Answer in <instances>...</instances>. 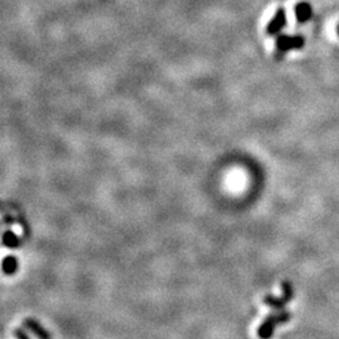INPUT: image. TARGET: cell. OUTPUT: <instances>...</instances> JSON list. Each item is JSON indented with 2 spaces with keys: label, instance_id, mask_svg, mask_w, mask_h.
<instances>
[{
  "label": "cell",
  "instance_id": "52a82bcc",
  "mask_svg": "<svg viewBox=\"0 0 339 339\" xmlns=\"http://www.w3.org/2000/svg\"><path fill=\"white\" fill-rule=\"evenodd\" d=\"M18 259L14 255H8L7 258H4V260H3V271H4V274H7V275L15 274L16 270H18Z\"/></svg>",
  "mask_w": 339,
  "mask_h": 339
},
{
  "label": "cell",
  "instance_id": "3957f363",
  "mask_svg": "<svg viewBox=\"0 0 339 339\" xmlns=\"http://www.w3.org/2000/svg\"><path fill=\"white\" fill-rule=\"evenodd\" d=\"M281 288H282L281 296L267 295L262 302H264L269 308H273V309L276 310H281L282 308H284L285 305L293 299V288L292 285H290V282L284 281L281 284Z\"/></svg>",
  "mask_w": 339,
  "mask_h": 339
},
{
  "label": "cell",
  "instance_id": "9c48e42d",
  "mask_svg": "<svg viewBox=\"0 0 339 339\" xmlns=\"http://www.w3.org/2000/svg\"><path fill=\"white\" fill-rule=\"evenodd\" d=\"M14 337H15V339H30L29 335H28L22 328H16V329L14 330Z\"/></svg>",
  "mask_w": 339,
  "mask_h": 339
},
{
  "label": "cell",
  "instance_id": "277c9868",
  "mask_svg": "<svg viewBox=\"0 0 339 339\" xmlns=\"http://www.w3.org/2000/svg\"><path fill=\"white\" fill-rule=\"evenodd\" d=\"M285 24H287V11L280 8V9L276 10V13L274 14L271 21L268 23L267 34L270 36L278 35V34L284 29Z\"/></svg>",
  "mask_w": 339,
  "mask_h": 339
},
{
  "label": "cell",
  "instance_id": "7a4b0ae2",
  "mask_svg": "<svg viewBox=\"0 0 339 339\" xmlns=\"http://www.w3.org/2000/svg\"><path fill=\"white\" fill-rule=\"evenodd\" d=\"M304 38L299 34L296 35H288V34H281L276 38L275 42V53L274 56L275 59H281L290 50L302 49L304 47Z\"/></svg>",
  "mask_w": 339,
  "mask_h": 339
},
{
  "label": "cell",
  "instance_id": "8992f818",
  "mask_svg": "<svg viewBox=\"0 0 339 339\" xmlns=\"http://www.w3.org/2000/svg\"><path fill=\"white\" fill-rule=\"evenodd\" d=\"M295 18L298 23H307L312 19L313 16V9L310 7L309 3L300 2L295 5Z\"/></svg>",
  "mask_w": 339,
  "mask_h": 339
},
{
  "label": "cell",
  "instance_id": "5b68a950",
  "mask_svg": "<svg viewBox=\"0 0 339 339\" xmlns=\"http://www.w3.org/2000/svg\"><path fill=\"white\" fill-rule=\"evenodd\" d=\"M23 324H24V327L27 328V329H29L38 339H52V334H50L44 327H42L41 323H38L35 319L27 318L24 322H23Z\"/></svg>",
  "mask_w": 339,
  "mask_h": 339
},
{
  "label": "cell",
  "instance_id": "ba28073f",
  "mask_svg": "<svg viewBox=\"0 0 339 339\" xmlns=\"http://www.w3.org/2000/svg\"><path fill=\"white\" fill-rule=\"evenodd\" d=\"M3 244H4L7 248L16 249L19 248V245H21V240H19V237L16 236L13 231L7 230L4 233V236H3Z\"/></svg>",
  "mask_w": 339,
  "mask_h": 339
},
{
  "label": "cell",
  "instance_id": "30bf717a",
  "mask_svg": "<svg viewBox=\"0 0 339 339\" xmlns=\"http://www.w3.org/2000/svg\"><path fill=\"white\" fill-rule=\"evenodd\" d=\"M338 34H339V25H338Z\"/></svg>",
  "mask_w": 339,
  "mask_h": 339
},
{
  "label": "cell",
  "instance_id": "6da1fadb",
  "mask_svg": "<svg viewBox=\"0 0 339 339\" xmlns=\"http://www.w3.org/2000/svg\"><path fill=\"white\" fill-rule=\"evenodd\" d=\"M292 319V314L285 310H279V312L269 314L265 318V321L260 324L258 328V337L259 339H270L273 337L274 330L278 324H284Z\"/></svg>",
  "mask_w": 339,
  "mask_h": 339
}]
</instances>
